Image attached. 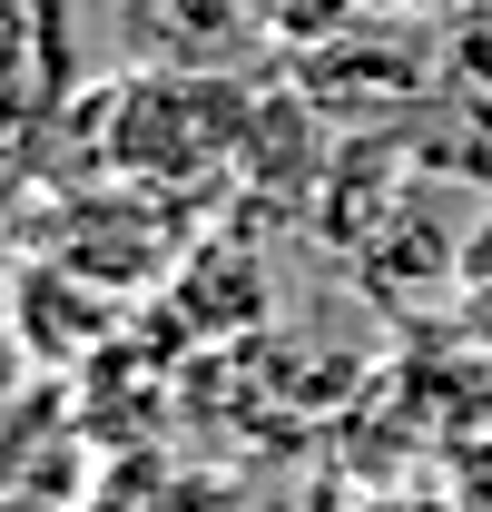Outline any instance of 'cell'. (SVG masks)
Masks as SVG:
<instances>
[{"mask_svg": "<svg viewBox=\"0 0 492 512\" xmlns=\"http://www.w3.org/2000/svg\"><path fill=\"white\" fill-rule=\"evenodd\" d=\"M374 512H453V503H374Z\"/></svg>", "mask_w": 492, "mask_h": 512, "instance_id": "obj_3", "label": "cell"}, {"mask_svg": "<svg viewBox=\"0 0 492 512\" xmlns=\"http://www.w3.org/2000/svg\"><path fill=\"white\" fill-rule=\"evenodd\" d=\"M345 10H355V0H256V20H266L276 50H315V40H335Z\"/></svg>", "mask_w": 492, "mask_h": 512, "instance_id": "obj_2", "label": "cell"}, {"mask_svg": "<svg viewBox=\"0 0 492 512\" xmlns=\"http://www.w3.org/2000/svg\"><path fill=\"white\" fill-rule=\"evenodd\" d=\"M453 306H463V325L492 345V207L473 217V237L453 247Z\"/></svg>", "mask_w": 492, "mask_h": 512, "instance_id": "obj_1", "label": "cell"}]
</instances>
